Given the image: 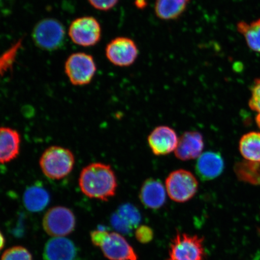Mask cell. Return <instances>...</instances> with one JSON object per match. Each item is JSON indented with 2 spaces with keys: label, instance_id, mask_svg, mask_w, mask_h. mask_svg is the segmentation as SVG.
<instances>
[{
  "label": "cell",
  "instance_id": "ffe728a7",
  "mask_svg": "<svg viewBox=\"0 0 260 260\" xmlns=\"http://www.w3.org/2000/svg\"><path fill=\"white\" fill-rule=\"evenodd\" d=\"M240 151L247 160L260 164V133L251 132L243 136L240 142Z\"/></svg>",
  "mask_w": 260,
  "mask_h": 260
},
{
  "label": "cell",
  "instance_id": "d6986e66",
  "mask_svg": "<svg viewBox=\"0 0 260 260\" xmlns=\"http://www.w3.org/2000/svg\"><path fill=\"white\" fill-rule=\"evenodd\" d=\"M23 201L28 211L32 213L41 212L50 203V196L45 188L35 185L26 189Z\"/></svg>",
  "mask_w": 260,
  "mask_h": 260
},
{
  "label": "cell",
  "instance_id": "8fae6325",
  "mask_svg": "<svg viewBox=\"0 0 260 260\" xmlns=\"http://www.w3.org/2000/svg\"><path fill=\"white\" fill-rule=\"evenodd\" d=\"M176 132L168 126H159L152 131L148 138V142L152 153L162 156L175 150L178 142Z\"/></svg>",
  "mask_w": 260,
  "mask_h": 260
},
{
  "label": "cell",
  "instance_id": "e0dca14e",
  "mask_svg": "<svg viewBox=\"0 0 260 260\" xmlns=\"http://www.w3.org/2000/svg\"><path fill=\"white\" fill-rule=\"evenodd\" d=\"M190 3V0H156L155 15L161 20H175L186 11Z\"/></svg>",
  "mask_w": 260,
  "mask_h": 260
},
{
  "label": "cell",
  "instance_id": "8992f818",
  "mask_svg": "<svg viewBox=\"0 0 260 260\" xmlns=\"http://www.w3.org/2000/svg\"><path fill=\"white\" fill-rule=\"evenodd\" d=\"M204 238L198 235L177 233L172 240L167 260H205Z\"/></svg>",
  "mask_w": 260,
  "mask_h": 260
},
{
  "label": "cell",
  "instance_id": "6da1fadb",
  "mask_svg": "<svg viewBox=\"0 0 260 260\" xmlns=\"http://www.w3.org/2000/svg\"><path fill=\"white\" fill-rule=\"evenodd\" d=\"M79 184L86 197L103 201L115 196L118 181L115 172L109 165L92 162L81 171Z\"/></svg>",
  "mask_w": 260,
  "mask_h": 260
},
{
  "label": "cell",
  "instance_id": "277c9868",
  "mask_svg": "<svg viewBox=\"0 0 260 260\" xmlns=\"http://www.w3.org/2000/svg\"><path fill=\"white\" fill-rule=\"evenodd\" d=\"M31 36L38 48L53 51L63 47L66 40V30L62 23L57 19L45 18L36 24Z\"/></svg>",
  "mask_w": 260,
  "mask_h": 260
},
{
  "label": "cell",
  "instance_id": "f1b7e54d",
  "mask_svg": "<svg viewBox=\"0 0 260 260\" xmlns=\"http://www.w3.org/2000/svg\"><path fill=\"white\" fill-rule=\"evenodd\" d=\"M5 244V239L4 236H3V234L1 232H0V251L3 248Z\"/></svg>",
  "mask_w": 260,
  "mask_h": 260
},
{
  "label": "cell",
  "instance_id": "cb8c5ba5",
  "mask_svg": "<svg viewBox=\"0 0 260 260\" xmlns=\"http://www.w3.org/2000/svg\"><path fill=\"white\" fill-rule=\"evenodd\" d=\"M136 239L142 243H147L151 242L154 237L153 231L150 227L141 225L137 227L135 232Z\"/></svg>",
  "mask_w": 260,
  "mask_h": 260
},
{
  "label": "cell",
  "instance_id": "30bf717a",
  "mask_svg": "<svg viewBox=\"0 0 260 260\" xmlns=\"http://www.w3.org/2000/svg\"><path fill=\"white\" fill-rule=\"evenodd\" d=\"M137 45L132 39L118 37L109 42L106 48V56L114 65L127 67L135 62L138 57Z\"/></svg>",
  "mask_w": 260,
  "mask_h": 260
},
{
  "label": "cell",
  "instance_id": "2e32d148",
  "mask_svg": "<svg viewBox=\"0 0 260 260\" xmlns=\"http://www.w3.org/2000/svg\"><path fill=\"white\" fill-rule=\"evenodd\" d=\"M21 143V135L16 129L0 127V164H8L18 157Z\"/></svg>",
  "mask_w": 260,
  "mask_h": 260
},
{
  "label": "cell",
  "instance_id": "4fadbf2b",
  "mask_svg": "<svg viewBox=\"0 0 260 260\" xmlns=\"http://www.w3.org/2000/svg\"><path fill=\"white\" fill-rule=\"evenodd\" d=\"M204 147L203 136L200 132H185L178 139L175 155L182 161L193 160L202 154Z\"/></svg>",
  "mask_w": 260,
  "mask_h": 260
},
{
  "label": "cell",
  "instance_id": "603a6c76",
  "mask_svg": "<svg viewBox=\"0 0 260 260\" xmlns=\"http://www.w3.org/2000/svg\"><path fill=\"white\" fill-rule=\"evenodd\" d=\"M1 260H32V256L24 247L14 246L3 253Z\"/></svg>",
  "mask_w": 260,
  "mask_h": 260
},
{
  "label": "cell",
  "instance_id": "f546056e",
  "mask_svg": "<svg viewBox=\"0 0 260 260\" xmlns=\"http://www.w3.org/2000/svg\"><path fill=\"white\" fill-rule=\"evenodd\" d=\"M256 123H257V124L259 126V127L260 128V115H258L257 117H256Z\"/></svg>",
  "mask_w": 260,
  "mask_h": 260
},
{
  "label": "cell",
  "instance_id": "3957f363",
  "mask_svg": "<svg viewBox=\"0 0 260 260\" xmlns=\"http://www.w3.org/2000/svg\"><path fill=\"white\" fill-rule=\"evenodd\" d=\"M75 156L69 149L51 146L45 149L40 160L41 170L47 178L60 180L73 171Z\"/></svg>",
  "mask_w": 260,
  "mask_h": 260
},
{
  "label": "cell",
  "instance_id": "83f0119b",
  "mask_svg": "<svg viewBox=\"0 0 260 260\" xmlns=\"http://www.w3.org/2000/svg\"><path fill=\"white\" fill-rule=\"evenodd\" d=\"M14 1V0H0V8H7L10 5H11V3Z\"/></svg>",
  "mask_w": 260,
  "mask_h": 260
},
{
  "label": "cell",
  "instance_id": "9a60e30c",
  "mask_svg": "<svg viewBox=\"0 0 260 260\" xmlns=\"http://www.w3.org/2000/svg\"><path fill=\"white\" fill-rule=\"evenodd\" d=\"M224 161L222 156L217 152H204L198 158L195 167L197 174L201 180L209 181L218 177L222 173Z\"/></svg>",
  "mask_w": 260,
  "mask_h": 260
},
{
  "label": "cell",
  "instance_id": "7a4b0ae2",
  "mask_svg": "<svg viewBox=\"0 0 260 260\" xmlns=\"http://www.w3.org/2000/svg\"><path fill=\"white\" fill-rule=\"evenodd\" d=\"M90 238L109 260H138L135 249L121 234L98 230L91 232Z\"/></svg>",
  "mask_w": 260,
  "mask_h": 260
},
{
  "label": "cell",
  "instance_id": "52a82bcc",
  "mask_svg": "<svg viewBox=\"0 0 260 260\" xmlns=\"http://www.w3.org/2000/svg\"><path fill=\"white\" fill-rule=\"evenodd\" d=\"M93 57L85 53L71 55L65 62L64 71L68 79L74 86L87 85L92 81L96 72Z\"/></svg>",
  "mask_w": 260,
  "mask_h": 260
},
{
  "label": "cell",
  "instance_id": "7c38bea8",
  "mask_svg": "<svg viewBox=\"0 0 260 260\" xmlns=\"http://www.w3.org/2000/svg\"><path fill=\"white\" fill-rule=\"evenodd\" d=\"M44 260H77L78 250L76 245L69 239L56 237L45 244Z\"/></svg>",
  "mask_w": 260,
  "mask_h": 260
},
{
  "label": "cell",
  "instance_id": "5b68a950",
  "mask_svg": "<svg viewBox=\"0 0 260 260\" xmlns=\"http://www.w3.org/2000/svg\"><path fill=\"white\" fill-rule=\"evenodd\" d=\"M198 181L191 172L185 170L174 171L168 175L165 187L170 199L184 203L194 197L198 189Z\"/></svg>",
  "mask_w": 260,
  "mask_h": 260
},
{
  "label": "cell",
  "instance_id": "ba28073f",
  "mask_svg": "<svg viewBox=\"0 0 260 260\" xmlns=\"http://www.w3.org/2000/svg\"><path fill=\"white\" fill-rule=\"evenodd\" d=\"M68 34L74 44L84 47H92L101 40L102 29L96 18L83 16L72 22Z\"/></svg>",
  "mask_w": 260,
  "mask_h": 260
},
{
  "label": "cell",
  "instance_id": "d4e9b609",
  "mask_svg": "<svg viewBox=\"0 0 260 260\" xmlns=\"http://www.w3.org/2000/svg\"><path fill=\"white\" fill-rule=\"evenodd\" d=\"M251 108L260 115V79L256 80L252 89V98L249 102Z\"/></svg>",
  "mask_w": 260,
  "mask_h": 260
},
{
  "label": "cell",
  "instance_id": "5bb4252c",
  "mask_svg": "<svg viewBox=\"0 0 260 260\" xmlns=\"http://www.w3.org/2000/svg\"><path fill=\"white\" fill-rule=\"evenodd\" d=\"M139 199L145 207L159 209L164 206L167 200V190L160 181L149 178L141 187Z\"/></svg>",
  "mask_w": 260,
  "mask_h": 260
},
{
  "label": "cell",
  "instance_id": "44dd1931",
  "mask_svg": "<svg viewBox=\"0 0 260 260\" xmlns=\"http://www.w3.org/2000/svg\"><path fill=\"white\" fill-rule=\"evenodd\" d=\"M237 28V30L245 37L249 47L260 53V19L249 24L240 22Z\"/></svg>",
  "mask_w": 260,
  "mask_h": 260
},
{
  "label": "cell",
  "instance_id": "ac0fdd59",
  "mask_svg": "<svg viewBox=\"0 0 260 260\" xmlns=\"http://www.w3.org/2000/svg\"><path fill=\"white\" fill-rule=\"evenodd\" d=\"M141 219L139 211L132 205L126 204L120 207L118 212L112 216V223L115 229L126 233L137 227Z\"/></svg>",
  "mask_w": 260,
  "mask_h": 260
},
{
  "label": "cell",
  "instance_id": "9c48e42d",
  "mask_svg": "<svg viewBox=\"0 0 260 260\" xmlns=\"http://www.w3.org/2000/svg\"><path fill=\"white\" fill-rule=\"evenodd\" d=\"M43 228L48 235L64 237L69 235L76 228V219L74 213L68 208L54 207L49 210L43 219Z\"/></svg>",
  "mask_w": 260,
  "mask_h": 260
},
{
  "label": "cell",
  "instance_id": "484cf974",
  "mask_svg": "<svg viewBox=\"0 0 260 260\" xmlns=\"http://www.w3.org/2000/svg\"><path fill=\"white\" fill-rule=\"evenodd\" d=\"M119 0H88L90 5L101 11H108L118 4Z\"/></svg>",
  "mask_w": 260,
  "mask_h": 260
},
{
  "label": "cell",
  "instance_id": "4316f807",
  "mask_svg": "<svg viewBox=\"0 0 260 260\" xmlns=\"http://www.w3.org/2000/svg\"><path fill=\"white\" fill-rule=\"evenodd\" d=\"M135 5L138 9H144L148 5L147 0H135Z\"/></svg>",
  "mask_w": 260,
  "mask_h": 260
},
{
  "label": "cell",
  "instance_id": "7402d4cb",
  "mask_svg": "<svg viewBox=\"0 0 260 260\" xmlns=\"http://www.w3.org/2000/svg\"><path fill=\"white\" fill-rule=\"evenodd\" d=\"M258 165L250 162L249 165H242L239 174L242 180L249 183L260 184V170H258Z\"/></svg>",
  "mask_w": 260,
  "mask_h": 260
}]
</instances>
